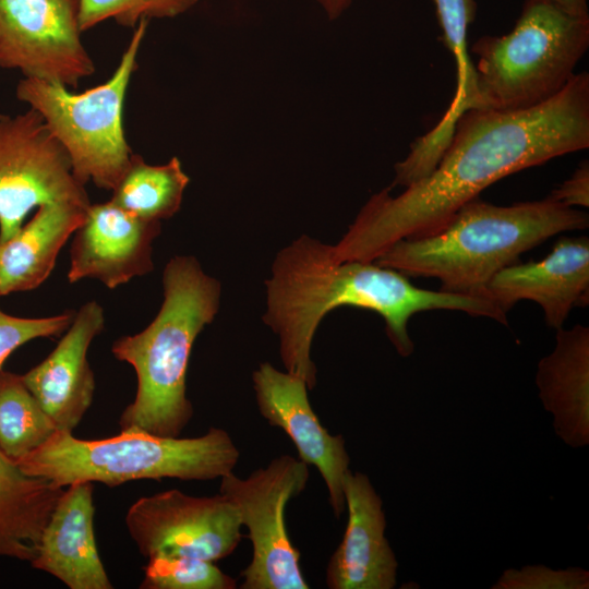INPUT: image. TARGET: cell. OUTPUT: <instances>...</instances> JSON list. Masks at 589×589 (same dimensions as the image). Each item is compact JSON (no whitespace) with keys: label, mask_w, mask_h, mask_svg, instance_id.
Here are the masks:
<instances>
[{"label":"cell","mask_w":589,"mask_h":589,"mask_svg":"<svg viewBox=\"0 0 589 589\" xmlns=\"http://www.w3.org/2000/svg\"><path fill=\"white\" fill-rule=\"evenodd\" d=\"M160 221L139 218L113 202L92 204L75 230L68 280L96 279L115 289L154 269L153 242Z\"/></svg>","instance_id":"13"},{"label":"cell","mask_w":589,"mask_h":589,"mask_svg":"<svg viewBox=\"0 0 589 589\" xmlns=\"http://www.w3.org/2000/svg\"><path fill=\"white\" fill-rule=\"evenodd\" d=\"M240 452L229 433L212 426L195 437H165L121 431L103 440H80L57 430L15 461L27 474L65 488L75 482L116 486L133 480L209 481L233 471Z\"/></svg>","instance_id":"5"},{"label":"cell","mask_w":589,"mask_h":589,"mask_svg":"<svg viewBox=\"0 0 589 589\" xmlns=\"http://www.w3.org/2000/svg\"><path fill=\"white\" fill-rule=\"evenodd\" d=\"M492 589H588L589 572L582 567L554 569L526 565L505 569Z\"/></svg>","instance_id":"26"},{"label":"cell","mask_w":589,"mask_h":589,"mask_svg":"<svg viewBox=\"0 0 589 589\" xmlns=\"http://www.w3.org/2000/svg\"><path fill=\"white\" fill-rule=\"evenodd\" d=\"M64 488L25 473L0 450V556L31 561Z\"/></svg>","instance_id":"21"},{"label":"cell","mask_w":589,"mask_h":589,"mask_svg":"<svg viewBox=\"0 0 589 589\" xmlns=\"http://www.w3.org/2000/svg\"><path fill=\"white\" fill-rule=\"evenodd\" d=\"M199 0H80V26L85 32L107 19L135 27L141 20L173 17Z\"/></svg>","instance_id":"25"},{"label":"cell","mask_w":589,"mask_h":589,"mask_svg":"<svg viewBox=\"0 0 589 589\" xmlns=\"http://www.w3.org/2000/svg\"><path fill=\"white\" fill-rule=\"evenodd\" d=\"M485 296L505 314L518 301L531 300L542 308L549 327H563L573 308L589 302L588 237H562L542 260L503 268Z\"/></svg>","instance_id":"14"},{"label":"cell","mask_w":589,"mask_h":589,"mask_svg":"<svg viewBox=\"0 0 589 589\" xmlns=\"http://www.w3.org/2000/svg\"><path fill=\"white\" fill-rule=\"evenodd\" d=\"M86 209L70 203L41 204L27 224L0 242V297L33 290L49 277Z\"/></svg>","instance_id":"20"},{"label":"cell","mask_w":589,"mask_h":589,"mask_svg":"<svg viewBox=\"0 0 589 589\" xmlns=\"http://www.w3.org/2000/svg\"><path fill=\"white\" fill-rule=\"evenodd\" d=\"M348 521L326 568L329 589H393L398 561L386 536L382 497L369 477L349 470L344 483Z\"/></svg>","instance_id":"15"},{"label":"cell","mask_w":589,"mask_h":589,"mask_svg":"<svg viewBox=\"0 0 589 589\" xmlns=\"http://www.w3.org/2000/svg\"><path fill=\"white\" fill-rule=\"evenodd\" d=\"M309 467L291 455H280L247 478L233 471L220 478L219 493L237 508L252 543V558L241 572L242 589H308L300 552L285 521L287 504L304 491Z\"/></svg>","instance_id":"8"},{"label":"cell","mask_w":589,"mask_h":589,"mask_svg":"<svg viewBox=\"0 0 589 589\" xmlns=\"http://www.w3.org/2000/svg\"><path fill=\"white\" fill-rule=\"evenodd\" d=\"M125 525L147 558L177 555L214 563L235 552L242 527L237 508L220 493L192 496L177 489L137 500Z\"/></svg>","instance_id":"11"},{"label":"cell","mask_w":589,"mask_h":589,"mask_svg":"<svg viewBox=\"0 0 589 589\" xmlns=\"http://www.w3.org/2000/svg\"><path fill=\"white\" fill-rule=\"evenodd\" d=\"M104 325L97 301L82 304L51 353L22 375L57 430L73 432L93 402L95 378L87 351Z\"/></svg>","instance_id":"16"},{"label":"cell","mask_w":589,"mask_h":589,"mask_svg":"<svg viewBox=\"0 0 589 589\" xmlns=\"http://www.w3.org/2000/svg\"><path fill=\"white\" fill-rule=\"evenodd\" d=\"M536 385L555 435L572 448L589 445V327L556 329L554 349L538 362Z\"/></svg>","instance_id":"18"},{"label":"cell","mask_w":589,"mask_h":589,"mask_svg":"<svg viewBox=\"0 0 589 589\" xmlns=\"http://www.w3.org/2000/svg\"><path fill=\"white\" fill-rule=\"evenodd\" d=\"M327 16L333 20L338 17L351 3V0H317Z\"/></svg>","instance_id":"30"},{"label":"cell","mask_w":589,"mask_h":589,"mask_svg":"<svg viewBox=\"0 0 589 589\" xmlns=\"http://www.w3.org/2000/svg\"><path fill=\"white\" fill-rule=\"evenodd\" d=\"M94 513L92 482L65 486L43 530L32 566L70 589H111L96 545Z\"/></svg>","instance_id":"17"},{"label":"cell","mask_w":589,"mask_h":589,"mask_svg":"<svg viewBox=\"0 0 589 589\" xmlns=\"http://www.w3.org/2000/svg\"><path fill=\"white\" fill-rule=\"evenodd\" d=\"M164 300L142 332L118 338L111 351L137 377L134 400L123 410L121 431L177 437L190 422L187 372L193 344L219 309L220 285L193 256H175L163 273Z\"/></svg>","instance_id":"4"},{"label":"cell","mask_w":589,"mask_h":589,"mask_svg":"<svg viewBox=\"0 0 589 589\" xmlns=\"http://www.w3.org/2000/svg\"><path fill=\"white\" fill-rule=\"evenodd\" d=\"M143 589H235L237 580L214 562L192 556L158 555L144 567Z\"/></svg>","instance_id":"24"},{"label":"cell","mask_w":589,"mask_h":589,"mask_svg":"<svg viewBox=\"0 0 589 589\" xmlns=\"http://www.w3.org/2000/svg\"><path fill=\"white\" fill-rule=\"evenodd\" d=\"M442 31V40L454 57L456 91L453 100L434 128L417 137L404 160L395 165L398 178L414 182L430 173L440 161L459 117L471 108L476 70L468 52L467 34L477 13L476 0H431Z\"/></svg>","instance_id":"19"},{"label":"cell","mask_w":589,"mask_h":589,"mask_svg":"<svg viewBox=\"0 0 589 589\" xmlns=\"http://www.w3.org/2000/svg\"><path fill=\"white\" fill-rule=\"evenodd\" d=\"M588 146V72L529 109H468L434 169L396 196L388 188L371 196L333 254L338 262H374L399 240L436 233L502 178Z\"/></svg>","instance_id":"1"},{"label":"cell","mask_w":589,"mask_h":589,"mask_svg":"<svg viewBox=\"0 0 589 589\" xmlns=\"http://www.w3.org/2000/svg\"><path fill=\"white\" fill-rule=\"evenodd\" d=\"M57 426L23 376L0 369V450L17 461L43 445Z\"/></svg>","instance_id":"23"},{"label":"cell","mask_w":589,"mask_h":589,"mask_svg":"<svg viewBox=\"0 0 589 589\" xmlns=\"http://www.w3.org/2000/svg\"><path fill=\"white\" fill-rule=\"evenodd\" d=\"M45 203L91 205L67 151L40 115L32 108L0 115V242L15 235L28 213Z\"/></svg>","instance_id":"9"},{"label":"cell","mask_w":589,"mask_h":589,"mask_svg":"<svg viewBox=\"0 0 589 589\" xmlns=\"http://www.w3.org/2000/svg\"><path fill=\"white\" fill-rule=\"evenodd\" d=\"M263 316L279 337L286 371L300 376L309 389L316 384L311 359L314 334L323 317L339 306H356L380 314L399 356L412 354L410 318L431 310H456L496 320L495 304L479 297L433 291L412 285L405 274L375 262H338L332 245L301 236L276 256L266 280Z\"/></svg>","instance_id":"2"},{"label":"cell","mask_w":589,"mask_h":589,"mask_svg":"<svg viewBox=\"0 0 589 589\" xmlns=\"http://www.w3.org/2000/svg\"><path fill=\"white\" fill-rule=\"evenodd\" d=\"M588 47L589 16L526 0L510 32L471 46L478 61L470 109L518 111L549 100L576 74Z\"/></svg>","instance_id":"6"},{"label":"cell","mask_w":589,"mask_h":589,"mask_svg":"<svg viewBox=\"0 0 589 589\" xmlns=\"http://www.w3.org/2000/svg\"><path fill=\"white\" fill-rule=\"evenodd\" d=\"M80 0H0V69L76 88L95 73Z\"/></svg>","instance_id":"10"},{"label":"cell","mask_w":589,"mask_h":589,"mask_svg":"<svg viewBox=\"0 0 589 589\" xmlns=\"http://www.w3.org/2000/svg\"><path fill=\"white\" fill-rule=\"evenodd\" d=\"M190 178L178 157L164 165H149L133 153L124 173L111 190V202L149 221L172 217L182 203Z\"/></svg>","instance_id":"22"},{"label":"cell","mask_w":589,"mask_h":589,"mask_svg":"<svg viewBox=\"0 0 589 589\" xmlns=\"http://www.w3.org/2000/svg\"><path fill=\"white\" fill-rule=\"evenodd\" d=\"M568 14L589 16L587 0H546Z\"/></svg>","instance_id":"29"},{"label":"cell","mask_w":589,"mask_h":589,"mask_svg":"<svg viewBox=\"0 0 589 589\" xmlns=\"http://www.w3.org/2000/svg\"><path fill=\"white\" fill-rule=\"evenodd\" d=\"M148 20L134 27L112 75L104 83L72 93L70 88L23 77L16 97L40 115L67 151L75 178L112 190L128 168L133 152L123 129V105Z\"/></svg>","instance_id":"7"},{"label":"cell","mask_w":589,"mask_h":589,"mask_svg":"<svg viewBox=\"0 0 589 589\" xmlns=\"http://www.w3.org/2000/svg\"><path fill=\"white\" fill-rule=\"evenodd\" d=\"M74 313L67 311L47 317H19L0 309V369L10 353L25 342L61 335L72 323Z\"/></svg>","instance_id":"27"},{"label":"cell","mask_w":589,"mask_h":589,"mask_svg":"<svg viewBox=\"0 0 589 589\" xmlns=\"http://www.w3.org/2000/svg\"><path fill=\"white\" fill-rule=\"evenodd\" d=\"M252 382L260 414L290 437L299 459L318 470L333 513L339 518L346 509L344 483L350 470L344 436L330 434L321 424L300 376L264 362L253 372Z\"/></svg>","instance_id":"12"},{"label":"cell","mask_w":589,"mask_h":589,"mask_svg":"<svg viewBox=\"0 0 589 589\" xmlns=\"http://www.w3.org/2000/svg\"><path fill=\"white\" fill-rule=\"evenodd\" d=\"M549 196L556 202L568 207H588L589 206V164L584 160L574 173Z\"/></svg>","instance_id":"28"},{"label":"cell","mask_w":589,"mask_h":589,"mask_svg":"<svg viewBox=\"0 0 589 589\" xmlns=\"http://www.w3.org/2000/svg\"><path fill=\"white\" fill-rule=\"evenodd\" d=\"M588 225L587 213L550 196L507 206L477 197L436 233L399 240L374 262L405 275L436 278L442 291L486 298L494 275L519 262L522 253Z\"/></svg>","instance_id":"3"}]
</instances>
